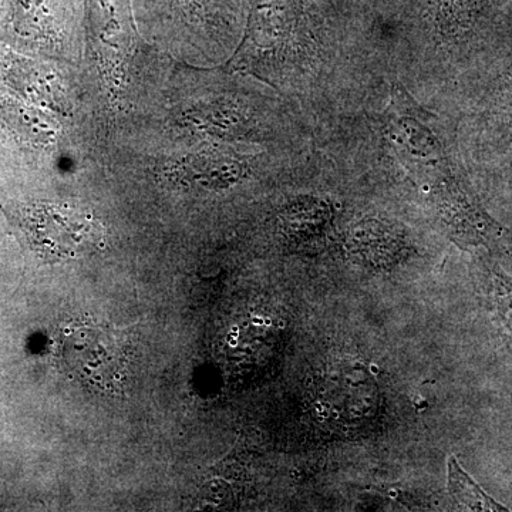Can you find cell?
I'll list each match as a JSON object with an SVG mask.
<instances>
[{
    "label": "cell",
    "instance_id": "obj_3",
    "mask_svg": "<svg viewBox=\"0 0 512 512\" xmlns=\"http://www.w3.org/2000/svg\"><path fill=\"white\" fill-rule=\"evenodd\" d=\"M60 352L64 365L83 382L109 392L123 387L131 353L126 330L70 326L60 336Z\"/></svg>",
    "mask_w": 512,
    "mask_h": 512
},
{
    "label": "cell",
    "instance_id": "obj_5",
    "mask_svg": "<svg viewBox=\"0 0 512 512\" xmlns=\"http://www.w3.org/2000/svg\"><path fill=\"white\" fill-rule=\"evenodd\" d=\"M487 279L495 315L512 345V278L500 266L493 265L488 268Z\"/></svg>",
    "mask_w": 512,
    "mask_h": 512
},
{
    "label": "cell",
    "instance_id": "obj_1",
    "mask_svg": "<svg viewBox=\"0 0 512 512\" xmlns=\"http://www.w3.org/2000/svg\"><path fill=\"white\" fill-rule=\"evenodd\" d=\"M386 137L397 160L407 170L429 181L441 200L444 214L456 234L480 225L485 212L454 174L447 144L440 136L436 117L426 113L402 87L397 86L387 111Z\"/></svg>",
    "mask_w": 512,
    "mask_h": 512
},
{
    "label": "cell",
    "instance_id": "obj_2",
    "mask_svg": "<svg viewBox=\"0 0 512 512\" xmlns=\"http://www.w3.org/2000/svg\"><path fill=\"white\" fill-rule=\"evenodd\" d=\"M10 215L30 248L45 261L79 258L104 242L103 225L90 212L72 205L39 202L23 205Z\"/></svg>",
    "mask_w": 512,
    "mask_h": 512
},
{
    "label": "cell",
    "instance_id": "obj_4",
    "mask_svg": "<svg viewBox=\"0 0 512 512\" xmlns=\"http://www.w3.org/2000/svg\"><path fill=\"white\" fill-rule=\"evenodd\" d=\"M448 490L458 507L467 511H508L503 504L485 493L454 457L448 460Z\"/></svg>",
    "mask_w": 512,
    "mask_h": 512
}]
</instances>
